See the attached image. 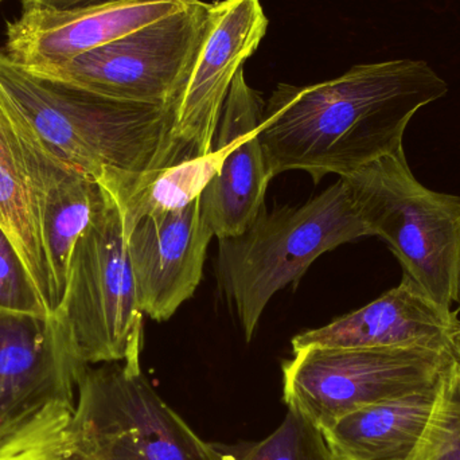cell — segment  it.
Here are the masks:
<instances>
[{
  "label": "cell",
  "mask_w": 460,
  "mask_h": 460,
  "mask_svg": "<svg viewBox=\"0 0 460 460\" xmlns=\"http://www.w3.org/2000/svg\"><path fill=\"white\" fill-rule=\"evenodd\" d=\"M23 11H75L128 0H19Z\"/></svg>",
  "instance_id": "obj_23"
},
{
  "label": "cell",
  "mask_w": 460,
  "mask_h": 460,
  "mask_svg": "<svg viewBox=\"0 0 460 460\" xmlns=\"http://www.w3.org/2000/svg\"><path fill=\"white\" fill-rule=\"evenodd\" d=\"M260 0L210 3L207 30L172 107V137L181 158L209 155L233 81L267 34Z\"/></svg>",
  "instance_id": "obj_10"
},
{
  "label": "cell",
  "mask_w": 460,
  "mask_h": 460,
  "mask_svg": "<svg viewBox=\"0 0 460 460\" xmlns=\"http://www.w3.org/2000/svg\"><path fill=\"white\" fill-rule=\"evenodd\" d=\"M373 235L427 296L453 311L460 288V197L421 185L404 147L341 178Z\"/></svg>",
  "instance_id": "obj_4"
},
{
  "label": "cell",
  "mask_w": 460,
  "mask_h": 460,
  "mask_svg": "<svg viewBox=\"0 0 460 460\" xmlns=\"http://www.w3.org/2000/svg\"><path fill=\"white\" fill-rule=\"evenodd\" d=\"M209 10L210 3L188 0L153 23L34 73L111 99L174 107L207 30Z\"/></svg>",
  "instance_id": "obj_8"
},
{
  "label": "cell",
  "mask_w": 460,
  "mask_h": 460,
  "mask_svg": "<svg viewBox=\"0 0 460 460\" xmlns=\"http://www.w3.org/2000/svg\"><path fill=\"white\" fill-rule=\"evenodd\" d=\"M213 237L202 218L199 199L174 212L146 216L127 233V251L145 315L169 321L193 296Z\"/></svg>",
  "instance_id": "obj_13"
},
{
  "label": "cell",
  "mask_w": 460,
  "mask_h": 460,
  "mask_svg": "<svg viewBox=\"0 0 460 460\" xmlns=\"http://www.w3.org/2000/svg\"><path fill=\"white\" fill-rule=\"evenodd\" d=\"M264 102L248 85L243 72L235 75L213 147L224 151L217 174L199 196L201 216L215 237H233L248 228L264 207L270 178L259 127Z\"/></svg>",
  "instance_id": "obj_12"
},
{
  "label": "cell",
  "mask_w": 460,
  "mask_h": 460,
  "mask_svg": "<svg viewBox=\"0 0 460 460\" xmlns=\"http://www.w3.org/2000/svg\"><path fill=\"white\" fill-rule=\"evenodd\" d=\"M456 313L445 310L410 278L378 299L318 329L292 338V351L307 346L346 349L451 350Z\"/></svg>",
  "instance_id": "obj_15"
},
{
  "label": "cell",
  "mask_w": 460,
  "mask_h": 460,
  "mask_svg": "<svg viewBox=\"0 0 460 460\" xmlns=\"http://www.w3.org/2000/svg\"><path fill=\"white\" fill-rule=\"evenodd\" d=\"M458 305H459V307H460V288H459V300H458Z\"/></svg>",
  "instance_id": "obj_25"
},
{
  "label": "cell",
  "mask_w": 460,
  "mask_h": 460,
  "mask_svg": "<svg viewBox=\"0 0 460 460\" xmlns=\"http://www.w3.org/2000/svg\"><path fill=\"white\" fill-rule=\"evenodd\" d=\"M217 460H338L323 431L296 411L259 442L212 443Z\"/></svg>",
  "instance_id": "obj_19"
},
{
  "label": "cell",
  "mask_w": 460,
  "mask_h": 460,
  "mask_svg": "<svg viewBox=\"0 0 460 460\" xmlns=\"http://www.w3.org/2000/svg\"><path fill=\"white\" fill-rule=\"evenodd\" d=\"M188 0H128L75 11H23L7 26L5 56L45 72L119 40L182 7Z\"/></svg>",
  "instance_id": "obj_14"
},
{
  "label": "cell",
  "mask_w": 460,
  "mask_h": 460,
  "mask_svg": "<svg viewBox=\"0 0 460 460\" xmlns=\"http://www.w3.org/2000/svg\"><path fill=\"white\" fill-rule=\"evenodd\" d=\"M440 378V377H439ZM438 384L359 408L324 429L338 460H408L423 438Z\"/></svg>",
  "instance_id": "obj_16"
},
{
  "label": "cell",
  "mask_w": 460,
  "mask_h": 460,
  "mask_svg": "<svg viewBox=\"0 0 460 460\" xmlns=\"http://www.w3.org/2000/svg\"><path fill=\"white\" fill-rule=\"evenodd\" d=\"M2 2H3V0H0V3H2Z\"/></svg>",
  "instance_id": "obj_26"
},
{
  "label": "cell",
  "mask_w": 460,
  "mask_h": 460,
  "mask_svg": "<svg viewBox=\"0 0 460 460\" xmlns=\"http://www.w3.org/2000/svg\"><path fill=\"white\" fill-rule=\"evenodd\" d=\"M373 235L342 180L297 207H262L248 228L218 243V283L252 340L273 295L300 280L321 254Z\"/></svg>",
  "instance_id": "obj_3"
},
{
  "label": "cell",
  "mask_w": 460,
  "mask_h": 460,
  "mask_svg": "<svg viewBox=\"0 0 460 460\" xmlns=\"http://www.w3.org/2000/svg\"><path fill=\"white\" fill-rule=\"evenodd\" d=\"M0 310L8 313L49 316L16 253L0 228Z\"/></svg>",
  "instance_id": "obj_22"
},
{
  "label": "cell",
  "mask_w": 460,
  "mask_h": 460,
  "mask_svg": "<svg viewBox=\"0 0 460 460\" xmlns=\"http://www.w3.org/2000/svg\"><path fill=\"white\" fill-rule=\"evenodd\" d=\"M283 365L288 410L324 431L343 416L437 385L451 350L307 346Z\"/></svg>",
  "instance_id": "obj_7"
},
{
  "label": "cell",
  "mask_w": 460,
  "mask_h": 460,
  "mask_svg": "<svg viewBox=\"0 0 460 460\" xmlns=\"http://www.w3.org/2000/svg\"><path fill=\"white\" fill-rule=\"evenodd\" d=\"M451 351H453L454 358L460 364V324L451 337Z\"/></svg>",
  "instance_id": "obj_24"
},
{
  "label": "cell",
  "mask_w": 460,
  "mask_h": 460,
  "mask_svg": "<svg viewBox=\"0 0 460 460\" xmlns=\"http://www.w3.org/2000/svg\"><path fill=\"white\" fill-rule=\"evenodd\" d=\"M408 460H460V364L454 356L438 381L423 438Z\"/></svg>",
  "instance_id": "obj_21"
},
{
  "label": "cell",
  "mask_w": 460,
  "mask_h": 460,
  "mask_svg": "<svg viewBox=\"0 0 460 460\" xmlns=\"http://www.w3.org/2000/svg\"><path fill=\"white\" fill-rule=\"evenodd\" d=\"M75 405H45L13 434L0 440V460H78L70 442Z\"/></svg>",
  "instance_id": "obj_20"
},
{
  "label": "cell",
  "mask_w": 460,
  "mask_h": 460,
  "mask_svg": "<svg viewBox=\"0 0 460 460\" xmlns=\"http://www.w3.org/2000/svg\"><path fill=\"white\" fill-rule=\"evenodd\" d=\"M0 85L64 169L92 178L119 207L181 161L172 107L111 99L13 64L0 53Z\"/></svg>",
  "instance_id": "obj_2"
},
{
  "label": "cell",
  "mask_w": 460,
  "mask_h": 460,
  "mask_svg": "<svg viewBox=\"0 0 460 460\" xmlns=\"http://www.w3.org/2000/svg\"><path fill=\"white\" fill-rule=\"evenodd\" d=\"M86 365L121 362L142 370L145 313L127 251L120 207L112 196L75 243L56 311Z\"/></svg>",
  "instance_id": "obj_5"
},
{
  "label": "cell",
  "mask_w": 460,
  "mask_h": 460,
  "mask_svg": "<svg viewBox=\"0 0 460 460\" xmlns=\"http://www.w3.org/2000/svg\"><path fill=\"white\" fill-rule=\"evenodd\" d=\"M110 193L100 183L78 172H67L50 191L45 210L46 246L65 292L75 243L107 205Z\"/></svg>",
  "instance_id": "obj_17"
},
{
  "label": "cell",
  "mask_w": 460,
  "mask_h": 460,
  "mask_svg": "<svg viewBox=\"0 0 460 460\" xmlns=\"http://www.w3.org/2000/svg\"><path fill=\"white\" fill-rule=\"evenodd\" d=\"M223 159L224 151L213 147L209 155L181 159L156 172L120 208L124 234L146 216L174 212L199 199L217 174Z\"/></svg>",
  "instance_id": "obj_18"
},
{
  "label": "cell",
  "mask_w": 460,
  "mask_h": 460,
  "mask_svg": "<svg viewBox=\"0 0 460 460\" xmlns=\"http://www.w3.org/2000/svg\"><path fill=\"white\" fill-rule=\"evenodd\" d=\"M88 367L58 314L0 310V440L50 402L75 405Z\"/></svg>",
  "instance_id": "obj_11"
},
{
  "label": "cell",
  "mask_w": 460,
  "mask_h": 460,
  "mask_svg": "<svg viewBox=\"0 0 460 460\" xmlns=\"http://www.w3.org/2000/svg\"><path fill=\"white\" fill-rule=\"evenodd\" d=\"M67 172L0 85V228L49 315L58 310L64 291L49 256L43 223L50 191Z\"/></svg>",
  "instance_id": "obj_9"
},
{
  "label": "cell",
  "mask_w": 460,
  "mask_h": 460,
  "mask_svg": "<svg viewBox=\"0 0 460 460\" xmlns=\"http://www.w3.org/2000/svg\"><path fill=\"white\" fill-rule=\"evenodd\" d=\"M69 434L78 460H217L142 370L121 362L86 367Z\"/></svg>",
  "instance_id": "obj_6"
},
{
  "label": "cell",
  "mask_w": 460,
  "mask_h": 460,
  "mask_svg": "<svg viewBox=\"0 0 460 460\" xmlns=\"http://www.w3.org/2000/svg\"><path fill=\"white\" fill-rule=\"evenodd\" d=\"M447 93L445 78L412 58L356 65L314 85L280 84L259 127L270 178L291 170L315 183L348 177L402 148L413 116Z\"/></svg>",
  "instance_id": "obj_1"
}]
</instances>
